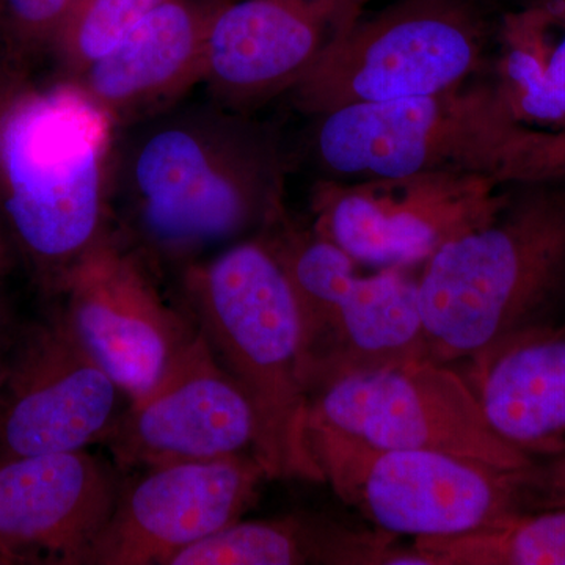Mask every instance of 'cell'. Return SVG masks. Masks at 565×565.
Masks as SVG:
<instances>
[{
    "label": "cell",
    "instance_id": "cell-1",
    "mask_svg": "<svg viewBox=\"0 0 565 565\" xmlns=\"http://www.w3.org/2000/svg\"><path fill=\"white\" fill-rule=\"evenodd\" d=\"M114 206L148 258L185 266L285 214L280 141L252 114L178 104L120 132Z\"/></svg>",
    "mask_w": 565,
    "mask_h": 565
},
{
    "label": "cell",
    "instance_id": "cell-2",
    "mask_svg": "<svg viewBox=\"0 0 565 565\" xmlns=\"http://www.w3.org/2000/svg\"><path fill=\"white\" fill-rule=\"evenodd\" d=\"M120 129L73 82L9 74L0 90V217L55 288L111 232Z\"/></svg>",
    "mask_w": 565,
    "mask_h": 565
},
{
    "label": "cell",
    "instance_id": "cell-3",
    "mask_svg": "<svg viewBox=\"0 0 565 565\" xmlns=\"http://www.w3.org/2000/svg\"><path fill=\"white\" fill-rule=\"evenodd\" d=\"M182 286L196 327L252 405L255 456L269 479L323 482L305 433L299 305L266 234L185 264Z\"/></svg>",
    "mask_w": 565,
    "mask_h": 565
},
{
    "label": "cell",
    "instance_id": "cell-4",
    "mask_svg": "<svg viewBox=\"0 0 565 565\" xmlns=\"http://www.w3.org/2000/svg\"><path fill=\"white\" fill-rule=\"evenodd\" d=\"M519 184L482 228L445 245L418 275L426 359H470L565 305V182Z\"/></svg>",
    "mask_w": 565,
    "mask_h": 565
},
{
    "label": "cell",
    "instance_id": "cell-5",
    "mask_svg": "<svg viewBox=\"0 0 565 565\" xmlns=\"http://www.w3.org/2000/svg\"><path fill=\"white\" fill-rule=\"evenodd\" d=\"M263 233L299 305L310 397L344 379L426 359L418 277L408 267L362 274V263L291 222L288 211Z\"/></svg>",
    "mask_w": 565,
    "mask_h": 565
},
{
    "label": "cell",
    "instance_id": "cell-6",
    "mask_svg": "<svg viewBox=\"0 0 565 565\" xmlns=\"http://www.w3.org/2000/svg\"><path fill=\"white\" fill-rule=\"evenodd\" d=\"M315 120L316 161L337 180L463 173L512 184L527 128L493 82L343 107Z\"/></svg>",
    "mask_w": 565,
    "mask_h": 565
},
{
    "label": "cell",
    "instance_id": "cell-7",
    "mask_svg": "<svg viewBox=\"0 0 565 565\" xmlns=\"http://www.w3.org/2000/svg\"><path fill=\"white\" fill-rule=\"evenodd\" d=\"M323 482L385 533L412 537L459 535L530 512L527 468L382 448L315 419L305 423Z\"/></svg>",
    "mask_w": 565,
    "mask_h": 565
},
{
    "label": "cell",
    "instance_id": "cell-8",
    "mask_svg": "<svg viewBox=\"0 0 565 565\" xmlns=\"http://www.w3.org/2000/svg\"><path fill=\"white\" fill-rule=\"evenodd\" d=\"M486 21L465 0H397L362 18L291 92L318 118L359 104L397 102L462 85L486 62Z\"/></svg>",
    "mask_w": 565,
    "mask_h": 565
},
{
    "label": "cell",
    "instance_id": "cell-9",
    "mask_svg": "<svg viewBox=\"0 0 565 565\" xmlns=\"http://www.w3.org/2000/svg\"><path fill=\"white\" fill-rule=\"evenodd\" d=\"M509 199L479 174L330 178L311 191V228L366 266L412 267L492 222Z\"/></svg>",
    "mask_w": 565,
    "mask_h": 565
},
{
    "label": "cell",
    "instance_id": "cell-10",
    "mask_svg": "<svg viewBox=\"0 0 565 565\" xmlns=\"http://www.w3.org/2000/svg\"><path fill=\"white\" fill-rule=\"evenodd\" d=\"M307 419L382 448L444 452L508 470L535 462L497 434L470 382L429 359L344 379L310 397Z\"/></svg>",
    "mask_w": 565,
    "mask_h": 565
},
{
    "label": "cell",
    "instance_id": "cell-11",
    "mask_svg": "<svg viewBox=\"0 0 565 565\" xmlns=\"http://www.w3.org/2000/svg\"><path fill=\"white\" fill-rule=\"evenodd\" d=\"M62 319L125 394L139 399L199 333L162 296L150 258L111 230L66 270L55 288Z\"/></svg>",
    "mask_w": 565,
    "mask_h": 565
},
{
    "label": "cell",
    "instance_id": "cell-12",
    "mask_svg": "<svg viewBox=\"0 0 565 565\" xmlns=\"http://www.w3.org/2000/svg\"><path fill=\"white\" fill-rule=\"evenodd\" d=\"M370 0H228L207 44L212 102L252 114L291 93L363 18Z\"/></svg>",
    "mask_w": 565,
    "mask_h": 565
},
{
    "label": "cell",
    "instance_id": "cell-13",
    "mask_svg": "<svg viewBox=\"0 0 565 565\" xmlns=\"http://www.w3.org/2000/svg\"><path fill=\"white\" fill-rule=\"evenodd\" d=\"M145 471L120 490L88 564L169 565L182 550L241 520L269 479L255 452Z\"/></svg>",
    "mask_w": 565,
    "mask_h": 565
},
{
    "label": "cell",
    "instance_id": "cell-14",
    "mask_svg": "<svg viewBox=\"0 0 565 565\" xmlns=\"http://www.w3.org/2000/svg\"><path fill=\"white\" fill-rule=\"evenodd\" d=\"M256 418L203 333L161 381L122 408L106 444L120 468L202 462L255 452Z\"/></svg>",
    "mask_w": 565,
    "mask_h": 565
},
{
    "label": "cell",
    "instance_id": "cell-15",
    "mask_svg": "<svg viewBox=\"0 0 565 565\" xmlns=\"http://www.w3.org/2000/svg\"><path fill=\"white\" fill-rule=\"evenodd\" d=\"M121 401L114 379L58 315L11 359L0 385V459L104 444L121 415Z\"/></svg>",
    "mask_w": 565,
    "mask_h": 565
},
{
    "label": "cell",
    "instance_id": "cell-16",
    "mask_svg": "<svg viewBox=\"0 0 565 565\" xmlns=\"http://www.w3.org/2000/svg\"><path fill=\"white\" fill-rule=\"evenodd\" d=\"M120 490L85 449L0 459V563L88 564Z\"/></svg>",
    "mask_w": 565,
    "mask_h": 565
},
{
    "label": "cell",
    "instance_id": "cell-17",
    "mask_svg": "<svg viewBox=\"0 0 565 565\" xmlns=\"http://www.w3.org/2000/svg\"><path fill=\"white\" fill-rule=\"evenodd\" d=\"M228 0H167L77 79L118 129L184 103L206 76L212 24Z\"/></svg>",
    "mask_w": 565,
    "mask_h": 565
},
{
    "label": "cell",
    "instance_id": "cell-18",
    "mask_svg": "<svg viewBox=\"0 0 565 565\" xmlns=\"http://www.w3.org/2000/svg\"><path fill=\"white\" fill-rule=\"evenodd\" d=\"M487 419L535 460L565 452V316L533 323L470 356Z\"/></svg>",
    "mask_w": 565,
    "mask_h": 565
},
{
    "label": "cell",
    "instance_id": "cell-19",
    "mask_svg": "<svg viewBox=\"0 0 565 565\" xmlns=\"http://www.w3.org/2000/svg\"><path fill=\"white\" fill-rule=\"evenodd\" d=\"M397 535L360 533L318 516L296 514L232 523L182 550L169 565H405L418 564Z\"/></svg>",
    "mask_w": 565,
    "mask_h": 565
},
{
    "label": "cell",
    "instance_id": "cell-20",
    "mask_svg": "<svg viewBox=\"0 0 565 565\" xmlns=\"http://www.w3.org/2000/svg\"><path fill=\"white\" fill-rule=\"evenodd\" d=\"M492 82L520 125L565 129V18L555 0L505 14Z\"/></svg>",
    "mask_w": 565,
    "mask_h": 565
},
{
    "label": "cell",
    "instance_id": "cell-21",
    "mask_svg": "<svg viewBox=\"0 0 565 565\" xmlns=\"http://www.w3.org/2000/svg\"><path fill=\"white\" fill-rule=\"evenodd\" d=\"M429 565H565V508L541 509L459 535L415 539Z\"/></svg>",
    "mask_w": 565,
    "mask_h": 565
},
{
    "label": "cell",
    "instance_id": "cell-22",
    "mask_svg": "<svg viewBox=\"0 0 565 565\" xmlns=\"http://www.w3.org/2000/svg\"><path fill=\"white\" fill-rule=\"evenodd\" d=\"M167 0H74L51 57L58 79L74 81L114 50L148 14Z\"/></svg>",
    "mask_w": 565,
    "mask_h": 565
},
{
    "label": "cell",
    "instance_id": "cell-23",
    "mask_svg": "<svg viewBox=\"0 0 565 565\" xmlns=\"http://www.w3.org/2000/svg\"><path fill=\"white\" fill-rule=\"evenodd\" d=\"M74 0H0L2 66L24 76L25 70L51 55Z\"/></svg>",
    "mask_w": 565,
    "mask_h": 565
},
{
    "label": "cell",
    "instance_id": "cell-24",
    "mask_svg": "<svg viewBox=\"0 0 565 565\" xmlns=\"http://www.w3.org/2000/svg\"><path fill=\"white\" fill-rule=\"evenodd\" d=\"M565 178V129H527L520 148L516 184Z\"/></svg>",
    "mask_w": 565,
    "mask_h": 565
},
{
    "label": "cell",
    "instance_id": "cell-25",
    "mask_svg": "<svg viewBox=\"0 0 565 565\" xmlns=\"http://www.w3.org/2000/svg\"><path fill=\"white\" fill-rule=\"evenodd\" d=\"M526 479L531 511L565 508V452L534 462Z\"/></svg>",
    "mask_w": 565,
    "mask_h": 565
},
{
    "label": "cell",
    "instance_id": "cell-26",
    "mask_svg": "<svg viewBox=\"0 0 565 565\" xmlns=\"http://www.w3.org/2000/svg\"><path fill=\"white\" fill-rule=\"evenodd\" d=\"M9 333V316H7L6 307H3L2 300H0V385H2L3 379H6L11 362Z\"/></svg>",
    "mask_w": 565,
    "mask_h": 565
},
{
    "label": "cell",
    "instance_id": "cell-27",
    "mask_svg": "<svg viewBox=\"0 0 565 565\" xmlns=\"http://www.w3.org/2000/svg\"><path fill=\"white\" fill-rule=\"evenodd\" d=\"M11 245L13 244H11L9 233H7L2 217H0V277L9 270Z\"/></svg>",
    "mask_w": 565,
    "mask_h": 565
},
{
    "label": "cell",
    "instance_id": "cell-28",
    "mask_svg": "<svg viewBox=\"0 0 565 565\" xmlns=\"http://www.w3.org/2000/svg\"><path fill=\"white\" fill-rule=\"evenodd\" d=\"M9 71L0 70V90H2L3 84H6L7 77H9Z\"/></svg>",
    "mask_w": 565,
    "mask_h": 565
},
{
    "label": "cell",
    "instance_id": "cell-29",
    "mask_svg": "<svg viewBox=\"0 0 565 565\" xmlns=\"http://www.w3.org/2000/svg\"><path fill=\"white\" fill-rule=\"evenodd\" d=\"M555 3L557 6V9L561 10V13H563L565 18V0H555Z\"/></svg>",
    "mask_w": 565,
    "mask_h": 565
}]
</instances>
